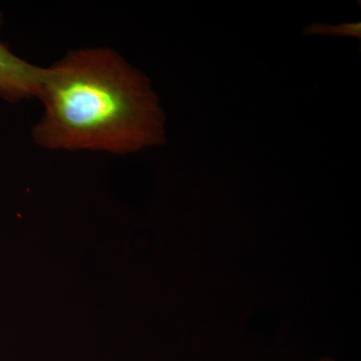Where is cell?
Instances as JSON below:
<instances>
[{
  "label": "cell",
  "mask_w": 361,
  "mask_h": 361,
  "mask_svg": "<svg viewBox=\"0 0 361 361\" xmlns=\"http://www.w3.org/2000/svg\"><path fill=\"white\" fill-rule=\"evenodd\" d=\"M317 361H334V360H332V358L324 357V358H322V360H317Z\"/></svg>",
  "instance_id": "obj_4"
},
{
  "label": "cell",
  "mask_w": 361,
  "mask_h": 361,
  "mask_svg": "<svg viewBox=\"0 0 361 361\" xmlns=\"http://www.w3.org/2000/svg\"><path fill=\"white\" fill-rule=\"evenodd\" d=\"M4 23L0 13V32ZM44 75V68L20 59L0 42V99L20 102L37 97Z\"/></svg>",
  "instance_id": "obj_2"
},
{
  "label": "cell",
  "mask_w": 361,
  "mask_h": 361,
  "mask_svg": "<svg viewBox=\"0 0 361 361\" xmlns=\"http://www.w3.org/2000/svg\"><path fill=\"white\" fill-rule=\"evenodd\" d=\"M306 35H338V37H361V23H342L339 25H330L329 23H314L304 30Z\"/></svg>",
  "instance_id": "obj_3"
},
{
  "label": "cell",
  "mask_w": 361,
  "mask_h": 361,
  "mask_svg": "<svg viewBox=\"0 0 361 361\" xmlns=\"http://www.w3.org/2000/svg\"><path fill=\"white\" fill-rule=\"evenodd\" d=\"M37 99L44 113L32 137L44 149L127 155L166 141L151 80L106 47L71 51L44 68Z\"/></svg>",
  "instance_id": "obj_1"
}]
</instances>
